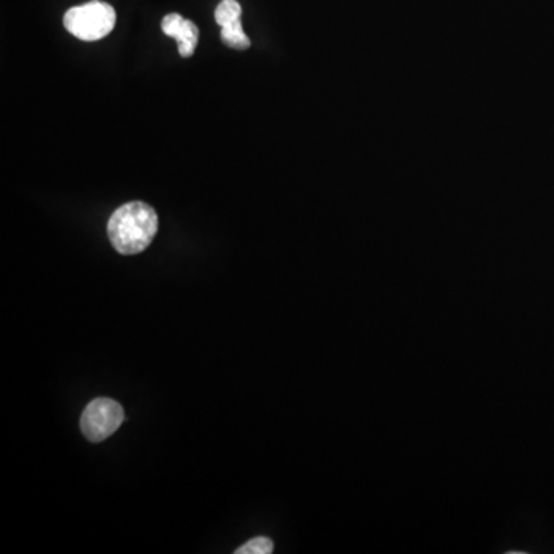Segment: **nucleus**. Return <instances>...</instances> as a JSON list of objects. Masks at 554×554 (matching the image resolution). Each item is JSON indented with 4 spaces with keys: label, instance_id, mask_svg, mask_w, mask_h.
Listing matches in <instances>:
<instances>
[{
    "label": "nucleus",
    "instance_id": "0eeeda50",
    "mask_svg": "<svg viewBox=\"0 0 554 554\" xmlns=\"http://www.w3.org/2000/svg\"><path fill=\"white\" fill-rule=\"evenodd\" d=\"M274 544L271 539L265 538V536H259V538L251 539L247 544L237 548L234 553L236 554H270L273 553Z\"/></svg>",
    "mask_w": 554,
    "mask_h": 554
},
{
    "label": "nucleus",
    "instance_id": "7ed1b4c3",
    "mask_svg": "<svg viewBox=\"0 0 554 554\" xmlns=\"http://www.w3.org/2000/svg\"><path fill=\"white\" fill-rule=\"evenodd\" d=\"M124 419L121 404L108 398L94 399L82 414L81 428L88 441L102 442L119 430Z\"/></svg>",
    "mask_w": 554,
    "mask_h": 554
},
{
    "label": "nucleus",
    "instance_id": "423d86ee",
    "mask_svg": "<svg viewBox=\"0 0 554 554\" xmlns=\"http://www.w3.org/2000/svg\"><path fill=\"white\" fill-rule=\"evenodd\" d=\"M241 16L242 7L237 0H222L219 7L214 11L216 22L221 27L231 24V22L241 21Z\"/></svg>",
    "mask_w": 554,
    "mask_h": 554
},
{
    "label": "nucleus",
    "instance_id": "39448f33",
    "mask_svg": "<svg viewBox=\"0 0 554 554\" xmlns=\"http://www.w3.org/2000/svg\"><path fill=\"white\" fill-rule=\"evenodd\" d=\"M222 42L233 50H248L251 47L250 39L244 33L242 22L236 21L224 25L221 31Z\"/></svg>",
    "mask_w": 554,
    "mask_h": 554
},
{
    "label": "nucleus",
    "instance_id": "f257e3e1",
    "mask_svg": "<svg viewBox=\"0 0 554 554\" xmlns=\"http://www.w3.org/2000/svg\"><path fill=\"white\" fill-rule=\"evenodd\" d=\"M159 227L153 207L145 202H130L114 211L108 221V237L117 253L125 256L142 253L150 247Z\"/></svg>",
    "mask_w": 554,
    "mask_h": 554
},
{
    "label": "nucleus",
    "instance_id": "20e7f679",
    "mask_svg": "<svg viewBox=\"0 0 554 554\" xmlns=\"http://www.w3.org/2000/svg\"><path fill=\"white\" fill-rule=\"evenodd\" d=\"M162 31L176 39L182 57L193 56L199 42V28L194 22L187 21L181 14H167L162 19Z\"/></svg>",
    "mask_w": 554,
    "mask_h": 554
},
{
    "label": "nucleus",
    "instance_id": "f03ea898",
    "mask_svg": "<svg viewBox=\"0 0 554 554\" xmlns=\"http://www.w3.org/2000/svg\"><path fill=\"white\" fill-rule=\"evenodd\" d=\"M64 25L68 33L81 41H99L113 31L116 11L101 0H91L81 7L70 8L65 13Z\"/></svg>",
    "mask_w": 554,
    "mask_h": 554
}]
</instances>
